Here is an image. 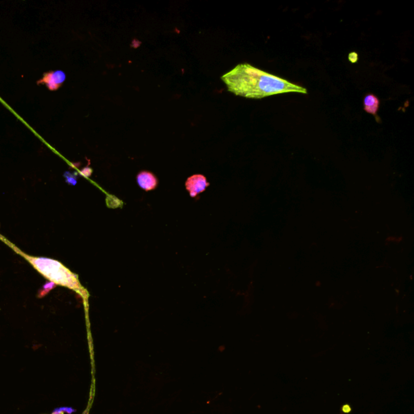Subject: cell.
Listing matches in <instances>:
<instances>
[{"label": "cell", "instance_id": "6da1fadb", "mask_svg": "<svg viewBox=\"0 0 414 414\" xmlns=\"http://www.w3.org/2000/svg\"><path fill=\"white\" fill-rule=\"evenodd\" d=\"M221 78L229 92L245 98L262 99L289 92L307 93L305 87L254 68L249 63L238 64Z\"/></svg>", "mask_w": 414, "mask_h": 414}, {"label": "cell", "instance_id": "7a4b0ae2", "mask_svg": "<svg viewBox=\"0 0 414 414\" xmlns=\"http://www.w3.org/2000/svg\"><path fill=\"white\" fill-rule=\"evenodd\" d=\"M20 254H22L39 273L49 279V282L73 290L85 301L88 299V292L82 287L78 275L72 273L60 262L49 258H33L22 253Z\"/></svg>", "mask_w": 414, "mask_h": 414}, {"label": "cell", "instance_id": "3957f363", "mask_svg": "<svg viewBox=\"0 0 414 414\" xmlns=\"http://www.w3.org/2000/svg\"><path fill=\"white\" fill-rule=\"evenodd\" d=\"M209 186L210 184L206 181V177L200 174L193 175L188 177L186 182V189L192 197H195L202 193Z\"/></svg>", "mask_w": 414, "mask_h": 414}, {"label": "cell", "instance_id": "277c9868", "mask_svg": "<svg viewBox=\"0 0 414 414\" xmlns=\"http://www.w3.org/2000/svg\"><path fill=\"white\" fill-rule=\"evenodd\" d=\"M66 80V74L63 71L49 72L44 74L43 78L38 82V84L44 83L50 91H56Z\"/></svg>", "mask_w": 414, "mask_h": 414}, {"label": "cell", "instance_id": "5b68a950", "mask_svg": "<svg viewBox=\"0 0 414 414\" xmlns=\"http://www.w3.org/2000/svg\"><path fill=\"white\" fill-rule=\"evenodd\" d=\"M137 182L145 191L153 190L158 186V179L153 173L143 171L137 176Z\"/></svg>", "mask_w": 414, "mask_h": 414}, {"label": "cell", "instance_id": "8992f818", "mask_svg": "<svg viewBox=\"0 0 414 414\" xmlns=\"http://www.w3.org/2000/svg\"><path fill=\"white\" fill-rule=\"evenodd\" d=\"M380 106V101L378 97L373 94H368L366 96L363 101V109L367 113L377 116L378 109Z\"/></svg>", "mask_w": 414, "mask_h": 414}, {"label": "cell", "instance_id": "52a82bcc", "mask_svg": "<svg viewBox=\"0 0 414 414\" xmlns=\"http://www.w3.org/2000/svg\"><path fill=\"white\" fill-rule=\"evenodd\" d=\"M57 285L54 282H48L43 286L42 288L39 291L38 297L39 298H42L44 296H46L49 291L54 289V287H56Z\"/></svg>", "mask_w": 414, "mask_h": 414}, {"label": "cell", "instance_id": "ba28073f", "mask_svg": "<svg viewBox=\"0 0 414 414\" xmlns=\"http://www.w3.org/2000/svg\"><path fill=\"white\" fill-rule=\"evenodd\" d=\"M348 58H349V61H350L351 63H357L358 60V54H357L356 52H351V53H349V55H348Z\"/></svg>", "mask_w": 414, "mask_h": 414}, {"label": "cell", "instance_id": "9c48e42d", "mask_svg": "<svg viewBox=\"0 0 414 414\" xmlns=\"http://www.w3.org/2000/svg\"><path fill=\"white\" fill-rule=\"evenodd\" d=\"M64 177L67 178V182H68V183L72 184V185H75V183H76V180H75L74 178L72 177L71 173H66L65 174H64Z\"/></svg>", "mask_w": 414, "mask_h": 414}, {"label": "cell", "instance_id": "30bf717a", "mask_svg": "<svg viewBox=\"0 0 414 414\" xmlns=\"http://www.w3.org/2000/svg\"><path fill=\"white\" fill-rule=\"evenodd\" d=\"M341 410L345 414H349V413L351 412L352 409L349 405H343L342 408H341Z\"/></svg>", "mask_w": 414, "mask_h": 414}]
</instances>
